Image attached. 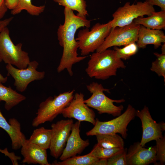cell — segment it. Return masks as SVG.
<instances>
[{
	"instance_id": "obj_1",
	"label": "cell",
	"mask_w": 165,
	"mask_h": 165,
	"mask_svg": "<svg viewBox=\"0 0 165 165\" xmlns=\"http://www.w3.org/2000/svg\"><path fill=\"white\" fill-rule=\"evenodd\" d=\"M64 23L60 24L57 29V39L60 45L63 48V52L57 70L60 73L66 69L70 76L73 75L72 67L73 64L86 58L87 56H79L77 50L78 42L75 38L77 30L82 27L89 28L91 25V20L86 16L77 14L73 10L64 7Z\"/></svg>"
},
{
	"instance_id": "obj_2",
	"label": "cell",
	"mask_w": 165,
	"mask_h": 165,
	"mask_svg": "<svg viewBox=\"0 0 165 165\" xmlns=\"http://www.w3.org/2000/svg\"><path fill=\"white\" fill-rule=\"evenodd\" d=\"M126 66L114 50L107 49L93 53L90 56L85 71L90 78L105 80L116 76L118 69Z\"/></svg>"
},
{
	"instance_id": "obj_3",
	"label": "cell",
	"mask_w": 165,
	"mask_h": 165,
	"mask_svg": "<svg viewBox=\"0 0 165 165\" xmlns=\"http://www.w3.org/2000/svg\"><path fill=\"white\" fill-rule=\"evenodd\" d=\"M75 90L49 97L41 102L33 119L32 125L37 127L47 121L52 122L67 106L73 98Z\"/></svg>"
},
{
	"instance_id": "obj_4",
	"label": "cell",
	"mask_w": 165,
	"mask_h": 165,
	"mask_svg": "<svg viewBox=\"0 0 165 165\" xmlns=\"http://www.w3.org/2000/svg\"><path fill=\"white\" fill-rule=\"evenodd\" d=\"M86 88L92 94L90 97L84 101L85 103L89 107L96 110L99 114L107 113L114 116L121 114L123 106L122 105L117 106L113 103L124 102L125 101L124 99L113 100L108 97L103 92L110 93L109 90L104 88L102 84L97 82H93L86 85Z\"/></svg>"
},
{
	"instance_id": "obj_5",
	"label": "cell",
	"mask_w": 165,
	"mask_h": 165,
	"mask_svg": "<svg viewBox=\"0 0 165 165\" xmlns=\"http://www.w3.org/2000/svg\"><path fill=\"white\" fill-rule=\"evenodd\" d=\"M112 28L111 21L105 24L97 23L90 31L88 28L80 30L75 38L82 56L93 53L102 44Z\"/></svg>"
},
{
	"instance_id": "obj_6",
	"label": "cell",
	"mask_w": 165,
	"mask_h": 165,
	"mask_svg": "<svg viewBox=\"0 0 165 165\" xmlns=\"http://www.w3.org/2000/svg\"><path fill=\"white\" fill-rule=\"evenodd\" d=\"M22 44L15 45L9 35L7 27L0 32V58L6 64L19 69L26 68L30 62L28 53L22 50Z\"/></svg>"
},
{
	"instance_id": "obj_7",
	"label": "cell",
	"mask_w": 165,
	"mask_h": 165,
	"mask_svg": "<svg viewBox=\"0 0 165 165\" xmlns=\"http://www.w3.org/2000/svg\"><path fill=\"white\" fill-rule=\"evenodd\" d=\"M136 110L131 105H128L125 111L116 118L110 120L102 122L96 118L94 127L86 132L88 136L98 134H114L119 133L122 138L127 137V127L136 116Z\"/></svg>"
},
{
	"instance_id": "obj_8",
	"label": "cell",
	"mask_w": 165,
	"mask_h": 165,
	"mask_svg": "<svg viewBox=\"0 0 165 165\" xmlns=\"http://www.w3.org/2000/svg\"><path fill=\"white\" fill-rule=\"evenodd\" d=\"M155 11L153 6L146 0L132 5L130 2H127L112 14L113 19L111 20L112 28L129 25L138 17L145 15L149 16Z\"/></svg>"
},
{
	"instance_id": "obj_9",
	"label": "cell",
	"mask_w": 165,
	"mask_h": 165,
	"mask_svg": "<svg viewBox=\"0 0 165 165\" xmlns=\"http://www.w3.org/2000/svg\"><path fill=\"white\" fill-rule=\"evenodd\" d=\"M140 26L133 21L129 25L112 28L96 52H101L112 46H125L136 42Z\"/></svg>"
},
{
	"instance_id": "obj_10",
	"label": "cell",
	"mask_w": 165,
	"mask_h": 165,
	"mask_svg": "<svg viewBox=\"0 0 165 165\" xmlns=\"http://www.w3.org/2000/svg\"><path fill=\"white\" fill-rule=\"evenodd\" d=\"M38 64L37 61H30L28 67L24 69L15 68L9 64L6 65V68L8 75H10L14 79V85L18 91L23 92L32 82L44 78L45 72L37 70Z\"/></svg>"
},
{
	"instance_id": "obj_11",
	"label": "cell",
	"mask_w": 165,
	"mask_h": 165,
	"mask_svg": "<svg viewBox=\"0 0 165 165\" xmlns=\"http://www.w3.org/2000/svg\"><path fill=\"white\" fill-rule=\"evenodd\" d=\"M74 123L72 119L61 120L51 125L52 131L50 149V155L59 157L65 148Z\"/></svg>"
},
{
	"instance_id": "obj_12",
	"label": "cell",
	"mask_w": 165,
	"mask_h": 165,
	"mask_svg": "<svg viewBox=\"0 0 165 165\" xmlns=\"http://www.w3.org/2000/svg\"><path fill=\"white\" fill-rule=\"evenodd\" d=\"M84 95L76 93L69 105L61 111L64 118H73L80 122L86 121L94 125L96 120L94 111L84 102Z\"/></svg>"
},
{
	"instance_id": "obj_13",
	"label": "cell",
	"mask_w": 165,
	"mask_h": 165,
	"mask_svg": "<svg viewBox=\"0 0 165 165\" xmlns=\"http://www.w3.org/2000/svg\"><path fill=\"white\" fill-rule=\"evenodd\" d=\"M136 116L141 121L142 136L140 144L144 147L145 144L152 141L162 138L163 130L160 123H157L152 118L148 108L145 105L141 110H136Z\"/></svg>"
},
{
	"instance_id": "obj_14",
	"label": "cell",
	"mask_w": 165,
	"mask_h": 165,
	"mask_svg": "<svg viewBox=\"0 0 165 165\" xmlns=\"http://www.w3.org/2000/svg\"><path fill=\"white\" fill-rule=\"evenodd\" d=\"M156 149V146L145 148L140 142L134 143L130 146L126 156L127 165H147L155 164Z\"/></svg>"
},
{
	"instance_id": "obj_15",
	"label": "cell",
	"mask_w": 165,
	"mask_h": 165,
	"mask_svg": "<svg viewBox=\"0 0 165 165\" xmlns=\"http://www.w3.org/2000/svg\"><path fill=\"white\" fill-rule=\"evenodd\" d=\"M80 125L81 122L78 121L73 123L65 147L59 157L61 160L80 154L89 145L88 139L83 140L80 137Z\"/></svg>"
},
{
	"instance_id": "obj_16",
	"label": "cell",
	"mask_w": 165,
	"mask_h": 165,
	"mask_svg": "<svg viewBox=\"0 0 165 165\" xmlns=\"http://www.w3.org/2000/svg\"><path fill=\"white\" fill-rule=\"evenodd\" d=\"M21 153L24 157L22 163L28 164L50 165L47 160L46 150L26 139L22 143Z\"/></svg>"
},
{
	"instance_id": "obj_17",
	"label": "cell",
	"mask_w": 165,
	"mask_h": 165,
	"mask_svg": "<svg viewBox=\"0 0 165 165\" xmlns=\"http://www.w3.org/2000/svg\"><path fill=\"white\" fill-rule=\"evenodd\" d=\"M0 127L4 130L10 137L12 149L17 150L20 148L26 138L21 131L20 122L14 118L9 119L7 122L0 110Z\"/></svg>"
},
{
	"instance_id": "obj_18",
	"label": "cell",
	"mask_w": 165,
	"mask_h": 165,
	"mask_svg": "<svg viewBox=\"0 0 165 165\" xmlns=\"http://www.w3.org/2000/svg\"><path fill=\"white\" fill-rule=\"evenodd\" d=\"M136 42L138 48L144 49L147 45L152 44L157 49L165 42V35L161 30L151 29L140 25Z\"/></svg>"
},
{
	"instance_id": "obj_19",
	"label": "cell",
	"mask_w": 165,
	"mask_h": 165,
	"mask_svg": "<svg viewBox=\"0 0 165 165\" xmlns=\"http://www.w3.org/2000/svg\"><path fill=\"white\" fill-rule=\"evenodd\" d=\"M133 22L150 29L161 30L165 29V11L153 12L147 17H139Z\"/></svg>"
},
{
	"instance_id": "obj_20",
	"label": "cell",
	"mask_w": 165,
	"mask_h": 165,
	"mask_svg": "<svg viewBox=\"0 0 165 165\" xmlns=\"http://www.w3.org/2000/svg\"><path fill=\"white\" fill-rule=\"evenodd\" d=\"M26 99L25 96L17 92L10 87H6L0 83V102H5V108L9 111Z\"/></svg>"
},
{
	"instance_id": "obj_21",
	"label": "cell",
	"mask_w": 165,
	"mask_h": 165,
	"mask_svg": "<svg viewBox=\"0 0 165 165\" xmlns=\"http://www.w3.org/2000/svg\"><path fill=\"white\" fill-rule=\"evenodd\" d=\"M52 133L51 129L42 127L34 130L28 140L32 143L47 150L50 147Z\"/></svg>"
},
{
	"instance_id": "obj_22",
	"label": "cell",
	"mask_w": 165,
	"mask_h": 165,
	"mask_svg": "<svg viewBox=\"0 0 165 165\" xmlns=\"http://www.w3.org/2000/svg\"><path fill=\"white\" fill-rule=\"evenodd\" d=\"M100 159L89 153L83 156H74L61 161H54L53 165H98Z\"/></svg>"
},
{
	"instance_id": "obj_23",
	"label": "cell",
	"mask_w": 165,
	"mask_h": 165,
	"mask_svg": "<svg viewBox=\"0 0 165 165\" xmlns=\"http://www.w3.org/2000/svg\"><path fill=\"white\" fill-rule=\"evenodd\" d=\"M96 136L97 141V144L100 147L108 148L124 147L123 139L117 134H98Z\"/></svg>"
},
{
	"instance_id": "obj_24",
	"label": "cell",
	"mask_w": 165,
	"mask_h": 165,
	"mask_svg": "<svg viewBox=\"0 0 165 165\" xmlns=\"http://www.w3.org/2000/svg\"><path fill=\"white\" fill-rule=\"evenodd\" d=\"M45 6H36L32 4L31 0H19L18 6L11 10V14L15 15L20 13L23 10L33 16H38L45 10Z\"/></svg>"
},
{
	"instance_id": "obj_25",
	"label": "cell",
	"mask_w": 165,
	"mask_h": 165,
	"mask_svg": "<svg viewBox=\"0 0 165 165\" xmlns=\"http://www.w3.org/2000/svg\"><path fill=\"white\" fill-rule=\"evenodd\" d=\"M59 5L67 7L73 11H76L77 14L86 16L88 13L87 5L85 0H53Z\"/></svg>"
},
{
	"instance_id": "obj_26",
	"label": "cell",
	"mask_w": 165,
	"mask_h": 165,
	"mask_svg": "<svg viewBox=\"0 0 165 165\" xmlns=\"http://www.w3.org/2000/svg\"><path fill=\"white\" fill-rule=\"evenodd\" d=\"M161 53H153L156 57V60L152 62L150 70L155 72L159 76H162L165 82V43L161 45Z\"/></svg>"
},
{
	"instance_id": "obj_27",
	"label": "cell",
	"mask_w": 165,
	"mask_h": 165,
	"mask_svg": "<svg viewBox=\"0 0 165 165\" xmlns=\"http://www.w3.org/2000/svg\"><path fill=\"white\" fill-rule=\"evenodd\" d=\"M124 149V147L112 148H104L100 147L96 144L89 154L99 159H107L122 152Z\"/></svg>"
},
{
	"instance_id": "obj_28",
	"label": "cell",
	"mask_w": 165,
	"mask_h": 165,
	"mask_svg": "<svg viewBox=\"0 0 165 165\" xmlns=\"http://www.w3.org/2000/svg\"><path fill=\"white\" fill-rule=\"evenodd\" d=\"M138 49L135 42L130 43L122 48H119L117 46H114V48L118 57L122 60L129 59L137 53Z\"/></svg>"
},
{
	"instance_id": "obj_29",
	"label": "cell",
	"mask_w": 165,
	"mask_h": 165,
	"mask_svg": "<svg viewBox=\"0 0 165 165\" xmlns=\"http://www.w3.org/2000/svg\"><path fill=\"white\" fill-rule=\"evenodd\" d=\"M156 141V160L159 161L162 165L165 162V137L155 140Z\"/></svg>"
},
{
	"instance_id": "obj_30",
	"label": "cell",
	"mask_w": 165,
	"mask_h": 165,
	"mask_svg": "<svg viewBox=\"0 0 165 165\" xmlns=\"http://www.w3.org/2000/svg\"><path fill=\"white\" fill-rule=\"evenodd\" d=\"M127 149L125 148L122 152L107 159V165H127L126 156Z\"/></svg>"
},
{
	"instance_id": "obj_31",
	"label": "cell",
	"mask_w": 165,
	"mask_h": 165,
	"mask_svg": "<svg viewBox=\"0 0 165 165\" xmlns=\"http://www.w3.org/2000/svg\"><path fill=\"white\" fill-rule=\"evenodd\" d=\"M150 4L159 6L161 10L165 11V0H146Z\"/></svg>"
},
{
	"instance_id": "obj_32",
	"label": "cell",
	"mask_w": 165,
	"mask_h": 165,
	"mask_svg": "<svg viewBox=\"0 0 165 165\" xmlns=\"http://www.w3.org/2000/svg\"><path fill=\"white\" fill-rule=\"evenodd\" d=\"M5 1L7 9L11 10L16 8L19 3V0H5Z\"/></svg>"
},
{
	"instance_id": "obj_33",
	"label": "cell",
	"mask_w": 165,
	"mask_h": 165,
	"mask_svg": "<svg viewBox=\"0 0 165 165\" xmlns=\"http://www.w3.org/2000/svg\"><path fill=\"white\" fill-rule=\"evenodd\" d=\"M8 9L5 0H0V20L4 17Z\"/></svg>"
},
{
	"instance_id": "obj_34",
	"label": "cell",
	"mask_w": 165,
	"mask_h": 165,
	"mask_svg": "<svg viewBox=\"0 0 165 165\" xmlns=\"http://www.w3.org/2000/svg\"><path fill=\"white\" fill-rule=\"evenodd\" d=\"M13 19V17H11L2 20H0V32L4 28L9 25Z\"/></svg>"
},
{
	"instance_id": "obj_35",
	"label": "cell",
	"mask_w": 165,
	"mask_h": 165,
	"mask_svg": "<svg viewBox=\"0 0 165 165\" xmlns=\"http://www.w3.org/2000/svg\"><path fill=\"white\" fill-rule=\"evenodd\" d=\"M0 152L4 154L6 156L8 157L11 161L14 160L16 157V156L14 152H9L7 148L3 150L0 149Z\"/></svg>"
},
{
	"instance_id": "obj_36",
	"label": "cell",
	"mask_w": 165,
	"mask_h": 165,
	"mask_svg": "<svg viewBox=\"0 0 165 165\" xmlns=\"http://www.w3.org/2000/svg\"><path fill=\"white\" fill-rule=\"evenodd\" d=\"M2 61L1 60L0 58V62ZM8 79L7 77H4L0 73V83H6Z\"/></svg>"
}]
</instances>
